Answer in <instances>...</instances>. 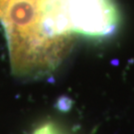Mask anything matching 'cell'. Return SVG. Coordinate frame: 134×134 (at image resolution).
<instances>
[{"instance_id": "1", "label": "cell", "mask_w": 134, "mask_h": 134, "mask_svg": "<svg viewBox=\"0 0 134 134\" xmlns=\"http://www.w3.org/2000/svg\"><path fill=\"white\" fill-rule=\"evenodd\" d=\"M50 0H0V21L17 13H31L42 10Z\"/></svg>"}, {"instance_id": "2", "label": "cell", "mask_w": 134, "mask_h": 134, "mask_svg": "<svg viewBox=\"0 0 134 134\" xmlns=\"http://www.w3.org/2000/svg\"><path fill=\"white\" fill-rule=\"evenodd\" d=\"M32 134H66L62 129L53 122H46L37 127Z\"/></svg>"}]
</instances>
